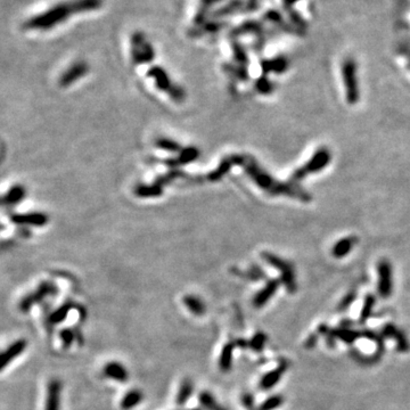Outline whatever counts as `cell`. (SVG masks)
I'll list each match as a JSON object with an SVG mask.
<instances>
[{
  "mask_svg": "<svg viewBox=\"0 0 410 410\" xmlns=\"http://www.w3.org/2000/svg\"><path fill=\"white\" fill-rule=\"evenodd\" d=\"M102 5L101 0H74L71 3L60 4L27 23L30 29H50L53 25L63 22L71 14H76L98 8Z\"/></svg>",
  "mask_w": 410,
  "mask_h": 410,
  "instance_id": "1",
  "label": "cell"
},
{
  "mask_svg": "<svg viewBox=\"0 0 410 410\" xmlns=\"http://www.w3.org/2000/svg\"><path fill=\"white\" fill-rule=\"evenodd\" d=\"M245 169L248 175L254 180V183L269 194L294 197V199H298L302 202H309L311 200V196L307 191L301 189L300 187L294 186V184H283L274 179L270 174H268L266 171H263L259 167L254 161L246 162Z\"/></svg>",
  "mask_w": 410,
  "mask_h": 410,
  "instance_id": "2",
  "label": "cell"
},
{
  "mask_svg": "<svg viewBox=\"0 0 410 410\" xmlns=\"http://www.w3.org/2000/svg\"><path fill=\"white\" fill-rule=\"evenodd\" d=\"M330 160H331V153L328 148L327 147L318 148L303 167H300L299 169L294 171L292 177H290L292 184L299 183L300 180L308 177L309 174L320 172L321 170H324L327 165L330 163Z\"/></svg>",
  "mask_w": 410,
  "mask_h": 410,
  "instance_id": "3",
  "label": "cell"
},
{
  "mask_svg": "<svg viewBox=\"0 0 410 410\" xmlns=\"http://www.w3.org/2000/svg\"><path fill=\"white\" fill-rule=\"evenodd\" d=\"M342 72V80L345 88V97L346 102L350 105H355L359 102L360 98V89H359V81H358V67L354 58L347 57L343 61L341 67Z\"/></svg>",
  "mask_w": 410,
  "mask_h": 410,
  "instance_id": "4",
  "label": "cell"
},
{
  "mask_svg": "<svg viewBox=\"0 0 410 410\" xmlns=\"http://www.w3.org/2000/svg\"><path fill=\"white\" fill-rule=\"evenodd\" d=\"M263 260H266L270 266L276 268L280 272V280H282L284 286L286 287L288 293L297 292V280H295V271L293 264L279 258L276 254L263 252L262 253Z\"/></svg>",
  "mask_w": 410,
  "mask_h": 410,
  "instance_id": "5",
  "label": "cell"
},
{
  "mask_svg": "<svg viewBox=\"0 0 410 410\" xmlns=\"http://www.w3.org/2000/svg\"><path fill=\"white\" fill-rule=\"evenodd\" d=\"M378 294L382 298H388L393 289V274L392 266L385 259L378 262Z\"/></svg>",
  "mask_w": 410,
  "mask_h": 410,
  "instance_id": "6",
  "label": "cell"
},
{
  "mask_svg": "<svg viewBox=\"0 0 410 410\" xmlns=\"http://www.w3.org/2000/svg\"><path fill=\"white\" fill-rule=\"evenodd\" d=\"M382 336L387 339H393L397 342V349L400 352H407L410 349L409 342L404 336L403 331L398 328L396 325L386 324L382 328Z\"/></svg>",
  "mask_w": 410,
  "mask_h": 410,
  "instance_id": "7",
  "label": "cell"
},
{
  "mask_svg": "<svg viewBox=\"0 0 410 410\" xmlns=\"http://www.w3.org/2000/svg\"><path fill=\"white\" fill-rule=\"evenodd\" d=\"M55 293V287L53 285L49 284V283H44L40 285V287L38 288L37 293L34 294H31L28 295L27 298H24L22 300V302L19 304V308L24 313H27V311L32 307V304H34L35 302H39V301L45 298V297H48V295H51Z\"/></svg>",
  "mask_w": 410,
  "mask_h": 410,
  "instance_id": "8",
  "label": "cell"
},
{
  "mask_svg": "<svg viewBox=\"0 0 410 410\" xmlns=\"http://www.w3.org/2000/svg\"><path fill=\"white\" fill-rule=\"evenodd\" d=\"M62 384L58 380H51L47 387V400L45 410H60Z\"/></svg>",
  "mask_w": 410,
  "mask_h": 410,
  "instance_id": "9",
  "label": "cell"
},
{
  "mask_svg": "<svg viewBox=\"0 0 410 410\" xmlns=\"http://www.w3.org/2000/svg\"><path fill=\"white\" fill-rule=\"evenodd\" d=\"M280 280L279 279H271L267 283L266 286H264L260 292H259L256 297L253 298V305L256 308H261L266 304L269 300H270L275 293L277 292V289L279 287Z\"/></svg>",
  "mask_w": 410,
  "mask_h": 410,
  "instance_id": "10",
  "label": "cell"
},
{
  "mask_svg": "<svg viewBox=\"0 0 410 410\" xmlns=\"http://www.w3.org/2000/svg\"><path fill=\"white\" fill-rule=\"evenodd\" d=\"M288 361L280 360L278 367L276 369L269 372L266 376H263L260 381V387L263 390H269L274 387L280 381V378L284 375V373L287 370Z\"/></svg>",
  "mask_w": 410,
  "mask_h": 410,
  "instance_id": "11",
  "label": "cell"
},
{
  "mask_svg": "<svg viewBox=\"0 0 410 410\" xmlns=\"http://www.w3.org/2000/svg\"><path fill=\"white\" fill-rule=\"evenodd\" d=\"M27 347V341L21 339L15 341L13 344H10L6 351L3 352L2 359H0V365H2V369H4L9 362H12L15 358H17Z\"/></svg>",
  "mask_w": 410,
  "mask_h": 410,
  "instance_id": "12",
  "label": "cell"
},
{
  "mask_svg": "<svg viewBox=\"0 0 410 410\" xmlns=\"http://www.w3.org/2000/svg\"><path fill=\"white\" fill-rule=\"evenodd\" d=\"M357 242L358 238L356 236H347L342 238V240L334 244L333 248H331V254L336 259L344 258L352 251V248L355 247Z\"/></svg>",
  "mask_w": 410,
  "mask_h": 410,
  "instance_id": "13",
  "label": "cell"
},
{
  "mask_svg": "<svg viewBox=\"0 0 410 410\" xmlns=\"http://www.w3.org/2000/svg\"><path fill=\"white\" fill-rule=\"evenodd\" d=\"M104 374H105L106 377L122 383L129 378V374L126 367L118 361H111L106 364V366L104 367Z\"/></svg>",
  "mask_w": 410,
  "mask_h": 410,
  "instance_id": "14",
  "label": "cell"
},
{
  "mask_svg": "<svg viewBox=\"0 0 410 410\" xmlns=\"http://www.w3.org/2000/svg\"><path fill=\"white\" fill-rule=\"evenodd\" d=\"M335 339H339L343 341L346 344H352L355 341H357L359 337L362 336L360 331H357L354 329H350L349 327H342V328L331 329Z\"/></svg>",
  "mask_w": 410,
  "mask_h": 410,
  "instance_id": "15",
  "label": "cell"
},
{
  "mask_svg": "<svg viewBox=\"0 0 410 410\" xmlns=\"http://www.w3.org/2000/svg\"><path fill=\"white\" fill-rule=\"evenodd\" d=\"M184 303L190 313L194 314L195 316H203L206 313V307L203 303V301L194 297V295H187V297H185Z\"/></svg>",
  "mask_w": 410,
  "mask_h": 410,
  "instance_id": "16",
  "label": "cell"
},
{
  "mask_svg": "<svg viewBox=\"0 0 410 410\" xmlns=\"http://www.w3.org/2000/svg\"><path fill=\"white\" fill-rule=\"evenodd\" d=\"M12 220L14 222H16V224H30V225L43 226L47 222V218L44 214L32 213V214H23V216H13Z\"/></svg>",
  "mask_w": 410,
  "mask_h": 410,
  "instance_id": "17",
  "label": "cell"
},
{
  "mask_svg": "<svg viewBox=\"0 0 410 410\" xmlns=\"http://www.w3.org/2000/svg\"><path fill=\"white\" fill-rule=\"evenodd\" d=\"M143 393L139 390L129 391L126 396L123 397L121 401V408L124 410H130L143 401Z\"/></svg>",
  "mask_w": 410,
  "mask_h": 410,
  "instance_id": "18",
  "label": "cell"
},
{
  "mask_svg": "<svg viewBox=\"0 0 410 410\" xmlns=\"http://www.w3.org/2000/svg\"><path fill=\"white\" fill-rule=\"evenodd\" d=\"M86 70L87 66L84 63H77L76 65L72 66L61 79V85L62 86L70 85L72 81H74L75 79H77V77H80L82 74H84Z\"/></svg>",
  "mask_w": 410,
  "mask_h": 410,
  "instance_id": "19",
  "label": "cell"
},
{
  "mask_svg": "<svg viewBox=\"0 0 410 410\" xmlns=\"http://www.w3.org/2000/svg\"><path fill=\"white\" fill-rule=\"evenodd\" d=\"M235 343H227L221 351V356L219 359V366L222 372L230 370L232 364V351L235 347Z\"/></svg>",
  "mask_w": 410,
  "mask_h": 410,
  "instance_id": "20",
  "label": "cell"
},
{
  "mask_svg": "<svg viewBox=\"0 0 410 410\" xmlns=\"http://www.w3.org/2000/svg\"><path fill=\"white\" fill-rule=\"evenodd\" d=\"M288 67V62L287 60L285 58V57H277V58H275L272 61H269L266 62V63H263L262 65V69L263 72H277V73H283L287 70Z\"/></svg>",
  "mask_w": 410,
  "mask_h": 410,
  "instance_id": "21",
  "label": "cell"
},
{
  "mask_svg": "<svg viewBox=\"0 0 410 410\" xmlns=\"http://www.w3.org/2000/svg\"><path fill=\"white\" fill-rule=\"evenodd\" d=\"M193 391H194L193 382L188 380V378H186V380L181 382V385L177 396V403L180 404V406L181 404H185L187 401H188V399L190 398L191 394H193Z\"/></svg>",
  "mask_w": 410,
  "mask_h": 410,
  "instance_id": "22",
  "label": "cell"
},
{
  "mask_svg": "<svg viewBox=\"0 0 410 410\" xmlns=\"http://www.w3.org/2000/svg\"><path fill=\"white\" fill-rule=\"evenodd\" d=\"M375 303H376V298L374 297L373 294L366 295L365 302H364V305H362V310L360 314V319H359L360 324H365L368 320V318L370 317L372 311L374 309V305H375Z\"/></svg>",
  "mask_w": 410,
  "mask_h": 410,
  "instance_id": "23",
  "label": "cell"
},
{
  "mask_svg": "<svg viewBox=\"0 0 410 410\" xmlns=\"http://www.w3.org/2000/svg\"><path fill=\"white\" fill-rule=\"evenodd\" d=\"M200 402L207 410H226L224 407H221L220 404H218L214 397L209 392H202L200 394Z\"/></svg>",
  "mask_w": 410,
  "mask_h": 410,
  "instance_id": "24",
  "label": "cell"
},
{
  "mask_svg": "<svg viewBox=\"0 0 410 410\" xmlns=\"http://www.w3.org/2000/svg\"><path fill=\"white\" fill-rule=\"evenodd\" d=\"M71 308H72L71 303H66L64 305H62V307L57 309L55 313L51 314L50 318H49L50 323L53 325H57V324H61L62 321H64L67 317V315H69Z\"/></svg>",
  "mask_w": 410,
  "mask_h": 410,
  "instance_id": "25",
  "label": "cell"
},
{
  "mask_svg": "<svg viewBox=\"0 0 410 410\" xmlns=\"http://www.w3.org/2000/svg\"><path fill=\"white\" fill-rule=\"evenodd\" d=\"M149 75H153L154 77H157V85L160 89H168L170 86L169 77L165 74V72H163L159 67L157 69H153L149 71Z\"/></svg>",
  "mask_w": 410,
  "mask_h": 410,
  "instance_id": "26",
  "label": "cell"
},
{
  "mask_svg": "<svg viewBox=\"0 0 410 410\" xmlns=\"http://www.w3.org/2000/svg\"><path fill=\"white\" fill-rule=\"evenodd\" d=\"M267 342V335L263 333H257L253 336V339L250 341V347L253 351L260 352L264 347V344Z\"/></svg>",
  "mask_w": 410,
  "mask_h": 410,
  "instance_id": "27",
  "label": "cell"
},
{
  "mask_svg": "<svg viewBox=\"0 0 410 410\" xmlns=\"http://www.w3.org/2000/svg\"><path fill=\"white\" fill-rule=\"evenodd\" d=\"M23 196H24V189L21 186H16V187H14V188H12V190L9 191L7 196L5 197L4 202L5 203H9V204L16 203V202H18Z\"/></svg>",
  "mask_w": 410,
  "mask_h": 410,
  "instance_id": "28",
  "label": "cell"
},
{
  "mask_svg": "<svg viewBox=\"0 0 410 410\" xmlns=\"http://www.w3.org/2000/svg\"><path fill=\"white\" fill-rule=\"evenodd\" d=\"M284 402V398L280 396H272L270 398H268L266 401H264L261 406V410H274L278 408L279 406H282V403Z\"/></svg>",
  "mask_w": 410,
  "mask_h": 410,
  "instance_id": "29",
  "label": "cell"
},
{
  "mask_svg": "<svg viewBox=\"0 0 410 410\" xmlns=\"http://www.w3.org/2000/svg\"><path fill=\"white\" fill-rule=\"evenodd\" d=\"M60 337H61V341H62V344H63L64 349H69V347L73 343L74 340H75V335H74V331L70 329V328H64L61 330L60 333Z\"/></svg>",
  "mask_w": 410,
  "mask_h": 410,
  "instance_id": "30",
  "label": "cell"
},
{
  "mask_svg": "<svg viewBox=\"0 0 410 410\" xmlns=\"http://www.w3.org/2000/svg\"><path fill=\"white\" fill-rule=\"evenodd\" d=\"M357 299V292L356 290H351L350 293H347L345 297L343 298V300L341 301V303L339 304V307H337V309H339L340 311H344L347 307H350V305L354 303V301Z\"/></svg>",
  "mask_w": 410,
  "mask_h": 410,
  "instance_id": "31",
  "label": "cell"
},
{
  "mask_svg": "<svg viewBox=\"0 0 410 410\" xmlns=\"http://www.w3.org/2000/svg\"><path fill=\"white\" fill-rule=\"evenodd\" d=\"M257 87L259 91L262 93H269L272 90V85L270 84V81L266 79V77H262V79L259 80Z\"/></svg>",
  "mask_w": 410,
  "mask_h": 410,
  "instance_id": "32",
  "label": "cell"
},
{
  "mask_svg": "<svg viewBox=\"0 0 410 410\" xmlns=\"http://www.w3.org/2000/svg\"><path fill=\"white\" fill-rule=\"evenodd\" d=\"M158 145H159V147L163 148V149H167V150H178L179 149V145L177 143L172 142V140H169V139L159 140Z\"/></svg>",
  "mask_w": 410,
  "mask_h": 410,
  "instance_id": "33",
  "label": "cell"
},
{
  "mask_svg": "<svg viewBox=\"0 0 410 410\" xmlns=\"http://www.w3.org/2000/svg\"><path fill=\"white\" fill-rule=\"evenodd\" d=\"M242 402L244 404V407H245L247 410H261L260 408L258 409L257 407H254V399L252 397V394H250V393L243 394Z\"/></svg>",
  "mask_w": 410,
  "mask_h": 410,
  "instance_id": "34",
  "label": "cell"
},
{
  "mask_svg": "<svg viewBox=\"0 0 410 410\" xmlns=\"http://www.w3.org/2000/svg\"><path fill=\"white\" fill-rule=\"evenodd\" d=\"M316 344H317V336H316L315 334L310 335L308 337L307 342H305V347H308V349H313V347L316 346Z\"/></svg>",
  "mask_w": 410,
  "mask_h": 410,
  "instance_id": "35",
  "label": "cell"
}]
</instances>
